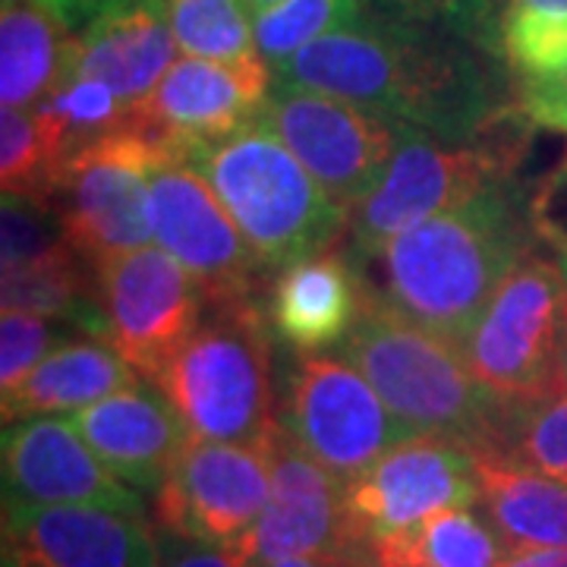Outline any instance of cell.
Here are the masks:
<instances>
[{
	"label": "cell",
	"mask_w": 567,
	"mask_h": 567,
	"mask_svg": "<svg viewBox=\"0 0 567 567\" xmlns=\"http://www.w3.org/2000/svg\"><path fill=\"white\" fill-rule=\"evenodd\" d=\"M70 324L58 319H44L35 312H20V309H3L0 319V391L10 394L13 388L22 385L32 369L51 357L58 347L66 344Z\"/></svg>",
	"instance_id": "cell-33"
},
{
	"label": "cell",
	"mask_w": 567,
	"mask_h": 567,
	"mask_svg": "<svg viewBox=\"0 0 567 567\" xmlns=\"http://www.w3.org/2000/svg\"><path fill=\"white\" fill-rule=\"evenodd\" d=\"M271 92L275 70L262 58L212 61L181 54L158 89L133 111V126L167 152L186 155L262 121Z\"/></svg>",
	"instance_id": "cell-16"
},
{
	"label": "cell",
	"mask_w": 567,
	"mask_h": 567,
	"mask_svg": "<svg viewBox=\"0 0 567 567\" xmlns=\"http://www.w3.org/2000/svg\"><path fill=\"white\" fill-rule=\"evenodd\" d=\"M249 567H347L338 561H328V558H281V561H262V565Z\"/></svg>",
	"instance_id": "cell-40"
},
{
	"label": "cell",
	"mask_w": 567,
	"mask_h": 567,
	"mask_svg": "<svg viewBox=\"0 0 567 567\" xmlns=\"http://www.w3.org/2000/svg\"><path fill=\"white\" fill-rule=\"evenodd\" d=\"M140 514L99 505H3V567H158Z\"/></svg>",
	"instance_id": "cell-18"
},
{
	"label": "cell",
	"mask_w": 567,
	"mask_h": 567,
	"mask_svg": "<svg viewBox=\"0 0 567 567\" xmlns=\"http://www.w3.org/2000/svg\"><path fill=\"white\" fill-rule=\"evenodd\" d=\"M73 25L44 0L3 7L0 13V104L32 111L73 73Z\"/></svg>",
	"instance_id": "cell-23"
},
{
	"label": "cell",
	"mask_w": 567,
	"mask_h": 567,
	"mask_svg": "<svg viewBox=\"0 0 567 567\" xmlns=\"http://www.w3.org/2000/svg\"><path fill=\"white\" fill-rule=\"evenodd\" d=\"M152 224L158 246L199 281L208 306L262 300L271 275L246 246L212 183L164 145L152 171Z\"/></svg>",
	"instance_id": "cell-11"
},
{
	"label": "cell",
	"mask_w": 567,
	"mask_h": 567,
	"mask_svg": "<svg viewBox=\"0 0 567 567\" xmlns=\"http://www.w3.org/2000/svg\"><path fill=\"white\" fill-rule=\"evenodd\" d=\"M502 10H546V13H567V0H502Z\"/></svg>",
	"instance_id": "cell-39"
},
{
	"label": "cell",
	"mask_w": 567,
	"mask_h": 567,
	"mask_svg": "<svg viewBox=\"0 0 567 567\" xmlns=\"http://www.w3.org/2000/svg\"><path fill=\"white\" fill-rule=\"evenodd\" d=\"M480 470V507L507 551L567 548V483L473 451Z\"/></svg>",
	"instance_id": "cell-24"
},
{
	"label": "cell",
	"mask_w": 567,
	"mask_h": 567,
	"mask_svg": "<svg viewBox=\"0 0 567 567\" xmlns=\"http://www.w3.org/2000/svg\"><path fill=\"white\" fill-rule=\"evenodd\" d=\"M73 423L104 466L140 495H158L189 432L162 388L136 382L73 413Z\"/></svg>",
	"instance_id": "cell-19"
},
{
	"label": "cell",
	"mask_w": 567,
	"mask_h": 567,
	"mask_svg": "<svg viewBox=\"0 0 567 567\" xmlns=\"http://www.w3.org/2000/svg\"><path fill=\"white\" fill-rule=\"evenodd\" d=\"M3 309L58 319L89 338L107 341L95 268L70 244L54 246L32 262L3 268Z\"/></svg>",
	"instance_id": "cell-25"
},
{
	"label": "cell",
	"mask_w": 567,
	"mask_h": 567,
	"mask_svg": "<svg viewBox=\"0 0 567 567\" xmlns=\"http://www.w3.org/2000/svg\"><path fill=\"white\" fill-rule=\"evenodd\" d=\"M365 278L344 246L281 268L265 290V316L290 353L341 347L363 312Z\"/></svg>",
	"instance_id": "cell-20"
},
{
	"label": "cell",
	"mask_w": 567,
	"mask_h": 567,
	"mask_svg": "<svg viewBox=\"0 0 567 567\" xmlns=\"http://www.w3.org/2000/svg\"><path fill=\"white\" fill-rule=\"evenodd\" d=\"M457 347L476 382L502 404L561 391L567 281L558 262L529 252L514 265Z\"/></svg>",
	"instance_id": "cell-6"
},
{
	"label": "cell",
	"mask_w": 567,
	"mask_h": 567,
	"mask_svg": "<svg viewBox=\"0 0 567 567\" xmlns=\"http://www.w3.org/2000/svg\"><path fill=\"white\" fill-rule=\"evenodd\" d=\"M369 10L451 32L492 61L505 63L502 7L495 0H363Z\"/></svg>",
	"instance_id": "cell-32"
},
{
	"label": "cell",
	"mask_w": 567,
	"mask_h": 567,
	"mask_svg": "<svg viewBox=\"0 0 567 567\" xmlns=\"http://www.w3.org/2000/svg\"><path fill=\"white\" fill-rule=\"evenodd\" d=\"M271 495L259 524L234 548L244 565L281 558H328L347 567H375L372 551L350 524L344 483L312 461L287 432L275 429L271 442Z\"/></svg>",
	"instance_id": "cell-12"
},
{
	"label": "cell",
	"mask_w": 567,
	"mask_h": 567,
	"mask_svg": "<svg viewBox=\"0 0 567 567\" xmlns=\"http://www.w3.org/2000/svg\"><path fill=\"white\" fill-rule=\"evenodd\" d=\"M162 145L140 126L117 130L92 142L66 164L51 212L63 237L92 268L148 246L152 224V171Z\"/></svg>",
	"instance_id": "cell-9"
},
{
	"label": "cell",
	"mask_w": 567,
	"mask_h": 567,
	"mask_svg": "<svg viewBox=\"0 0 567 567\" xmlns=\"http://www.w3.org/2000/svg\"><path fill=\"white\" fill-rule=\"evenodd\" d=\"M278 423L344 486L416 435L357 365L331 353H290L284 360Z\"/></svg>",
	"instance_id": "cell-8"
},
{
	"label": "cell",
	"mask_w": 567,
	"mask_h": 567,
	"mask_svg": "<svg viewBox=\"0 0 567 567\" xmlns=\"http://www.w3.org/2000/svg\"><path fill=\"white\" fill-rule=\"evenodd\" d=\"M507 546L480 505L451 507L372 546L375 567H502Z\"/></svg>",
	"instance_id": "cell-26"
},
{
	"label": "cell",
	"mask_w": 567,
	"mask_h": 567,
	"mask_svg": "<svg viewBox=\"0 0 567 567\" xmlns=\"http://www.w3.org/2000/svg\"><path fill=\"white\" fill-rule=\"evenodd\" d=\"M533 244L527 199L511 177H502L410 227L363 275L379 271V284L365 281L401 316L461 344Z\"/></svg>",
	"instance_id": "cell-2"
},
{
	"label": "cell",
	"mask_w": 567,
	"mask_h": 567,
	"mask_svg": "<svg viewBox=\"0 0 567 567\" xmlns=\"http://www.w3.org/2000/svg\"><path fill=\"white\" fill-rule=\"evenodd\" d=\"M486 451L567 483V388L536 401L502 404V420Z\"/></svg>",
	"instance_id": "cell-28"
},
{
	"label": "cell",
	"mask_w": 567,
	"mask_h": 567,
	"mask_svg": "<svg viewBox=\"0 0 567 567\" xmlns=\"http://www.w3.org/2000/svg\"><path fill=\"white\" fill-rule=\"evenodd\" d=\"M95 278L107 341L142 379L155 382L203 324V287L167 249L152 244L95 268Z\"/></svg>",
	"instance_id": "cell-13"
},
{
	"label": "cell",
	"mask_w": 567,
	"mask_h": 567,
	"mask_svg": "<svg viewBox=\"0 0 567 567\" xmlns=\"http://www.w3.org/2000/svg\"><path fill=\"white\" fill-rule=\"evenodd\" d=\"M249 3H252V10H256V13H262V10L275 7V3H281V0H249Z\"/></svg>",
	"instance_id": "cell-42"
},
{
	"label": "cell",
	"mask_w": 567,
	"mask_h": 567,
	"mask_svg": "<svg viewBox=\"0 0 567 567\" xmlns=\"http://www.w3.org/2000/svg\"><path fill=\"white\" fill-rule=\"evenodd\" d=\"M48 7H54L58 13H61L63 20L70 22V25H76V22H89L102 7H107L111 0H44Z\"/></svg>",
	"instance_id": "cell-38"
},
{
	"label": "cell",
	"mask_w": 567,
	"mask_h": 567,
	"mask_svg": "<svg viewBox=\"0 0 567 567\" xmlns=\"http://www.w3.org/2000/svg\"><path fill=\"white\" fill-rule=\"evenodd\" d=\"M142 375L123 360L114 344L102 338H80L44 357L32 375L10 394H0L3 423L29 416H73L99 404L123 388L136 385Z\"/></svg>",
	"instance_id": "cell-22"
},
{
	"label": "cell",
	"mask_w": 567,
	"mask_h": 567,
	"mask_svg": "<svg viewBox=\"0 0 567 567\" xmlns=\"http://www.w3.org/2000/svg\"><path fill=\"white\" fill-rule=\"evenodd\" d=\"M73 145L63 130L41 107L3 111L0 117V181L3 196L32 199L51 208L66 164L73 162Z\"/></svg>",
	"instance_id": "cell-27"
},
{
	"label": "cell",
	"mask_w": 567,
	"mask_h": 567,
	"mask_svg": "<svg viewBox=\"0 0 567 567\" xmlns=\"http://www.w3.org/2000/svg\"><path fill=\"white\" fill-rule=\"evenodd\" d=\"M365 13L363 0H281L256 13V48L271 70Z\"/></svg>",
	"instance_id": "cell-30"
},
{
	"label": "cell",
	"mask_w": 567,
	"mask_h": 567,
	"mask_svg": "<svg viewBox=\"0 0 567 567\" xmlns=\"http://www.w3.org/2000/svg\"><path fill=\"white\" fill-rule=\"evenodd\" d=\"M177 61L181 48L164 0H111L82 22L73 48V73L111 85L133 111Z\"/></svg>",
	"instance_id": "cell-21"
},
{
	"label": "cell",
	"mask_w": 567,
	"mask_h": 567,
	"mask_svg": "<svg viewBox=\"0 0 567 567\" xmlns=\"http://www.w3.org/2000/svg\"><path fill=\"white\" fill-rule=\"evenodd\" d=\"M17 3H29V0H3V7H17Z\"/></svg>",
	"instance_id": "cell-44"
},
{
	"label": "cell",
	"mask_w": 567,
	"mask_h": 567,
	"mask_svg": "<svg viewBox=\"0 0 567 567\" xmlns=\"http://www.w3.org/2000/svg\"><path fill=\"white\" fill-rule=\"evenodd\" d=\"M561 382H565L567 388V353H565V365H561Z\"/></svg>",
	"instance_id": "cell-43"
},
{
	"label": "cell",
	"mask_w": 567,
	"mask_h": 567,
	"mask_svg": "<svg viewBox=\"0 0 567 567\" xmlns=\"http://www.w3.org/2000/svg\"><path fill=\"white\" fill-rule=\"evenodd\" d=\"M514 152L488 140V130L473 142H447L420 126L401 123L398 148L385 177L347 218L344 249L360 271L410 227L457 205L486 183L511 177Z\"/></svg>",
	"instance_id": "cell-7"
},
{
	"label": "cell",
	"mask_w": 567,
	"mask_h": 567,
	"mask_svg": "<svg viewBox=\"0 0 567 567\" xmlns=\"http://www.w3.org/2000/svg\"><path fill=\"white\" fill-rule=\"evenodd\" d=\"M341 353L416 435H445L470 451L492 445L502 401L476 382L461 347L410 322L369 281Z\"/></svg>",
	"instance_id": "cell-3"
},
{
	"label": "cell",
	"mask_w": 567,
	"mask_h": 567,
	"mask_svg": "<svg viewBox=\"0 0 567 567\" xmlns=\"http://www.w3.org/2000/svg\"><path fill=\"white\" fill-rule=\"evenodd\" d=\"M181 54L212 61H252L256 10L249 0H164Z\"/></svg>",
	"instance_id": "cell-29"
},
{
	"label": "cell",
	"mask_w": 567,
	"mask_h": 567,
	"mask_svg": "<svg viewBox=\"0 0 567 567\" xmlns=\"http://www.w3.org/2000/svg\"><path fill=\"white\" fill-rule=\"evenodd\" d=\"M347 514L369 551L451 507L480 505L476 454L445 435H413L344 486Z\"/></svg>",
	"instance_id": "cell-15"
},
{
	"label": "cell",
	"mask_w": 567,
	"mask_h": 567,
	"mask_svg": "<svg viewBox=\"0 0 567 567\" xmlns=\"http://www.w3.org/2000/svg\"><path fill=\"white\" fill-rule=\"evenodd\" d=\"M502 567H567V548H533L511 551Z\"/></svg>",
	"instance_id": "cell-37"
},
{
	"label": "cell",
	"mask_w": 567,
	"mask_h": 567,
	"mask_svg": "<svg viewBox=\"0 0 567 567\" xmlns=\"http://www.w3.org/2000/svg\"><path fill=\"white\" fill-rule=\"evenodd\" d=\"M558 268H561V275H565L567 281V244L558 246Z\"/></svg>",
	"instance_id": "cell-41"
},
{
	"label": "cell",
	"mask_w": 567,
	"mask_h": 567,
	"mask_svg": "<svg viewBox=\"0 0 567 567\" xmlns=\"http://www.w3.org/2000/svg\"><path fill=\"white\" fill-rule=\"evenodd\" d=\"M514 95L524 121L567 136V58L543 73L517 76Z\"/></svg>",
	"instance_id": "cell-35"
},
{
	"label": "cell",
	"mask_w": 567,
	"mask_h": 567,
	"mask_svg": "<svg viewBox=\"0 0 567 567\" xmlns=\"http://www.w3.org/2000/svg\"><path fill=\"white\" fill-rule=\"evenodd\" d=\"M0 224H3V244H0V259L3 268H17V265L32 262L44 252H51L54 246L70 244L63 237L61 221L48 205L32 203V199H17V196H3L0 208Z\"/></svg>",
	"instance_id": "cell-34"
},
{
	"label": "cell",
	"mask_w": 567,
	"mask_h": 567,
	"mask_svg": "<svg viewBox=\"0 0 567 567\" xmlns=\"http://www.w3.org/2000/svg\"><path fill=\"white\" fill-rule=\"evenodd\" d=\"M271 495L268 445L189 439L155 495L158 524L208 546L237 548Z\"/></svg>",
	"instance_id": "cell-14"
},
{
	"label": "cell",
	"mask_w": 567,
	"mask_h": 567,
	"mask_svg": "<svg viewBox=\"0 0 567 567\" xmlns=\"http://www.w3.org/2000/svg\"><path fill=\"white\" fill-rule=\"evenodd\" d=\"M41 111L63 130L73 152L133 126V107L102 80L70 73L41 104Z\"/></svg>",
	"instance_id": "cell-31"
},
{
	"label": "cell",
	"mask_w": 567,
	"mask_h": 567,
	"mask_svg": "<svg viewBox=\"0 0 567 567\" xmlns=\"http://www.w3.org/2000/svg\"><path fill=\"white\" fill-rule=\"evenodd\" d=\"M271 341L265 300L205 309L203 324L155 379L181 413L189 439L271 442L278 429Z\"/></svg>",
	"instance_id": "cell-5"
},
{
	"label": "cell",
	"mask_w": 567,
	"mask_h": 567,
	"mask_svg": "<svg viewBox=\"0 0 567 567\" xmlns=\"http://www.w3.org/2000/svg\"><path fill=\"white\" fill-rule=\"evenodd\" d=\"M158 546H162V565L158 567H246L244 558L234 548L196 543V539H186V536L167 533V529H162Z\"/></svg>",
	"instance_id": "cell-36"
},
{
	"label": "cell",
	"mask_w": 567,
	"mask_h": 567,
	"mask_svg": "<svg viewBox=\"0 0 567 567\" xmlns=\"http://www.w3.org/2000/svg\"><path fill=\"white\" fill-rule=\"evenodd\" d=\"M218 193L246 246L275 278L281 268L338 246L344 205L334 203L265 121L183 155Z\"/></svg>",
	"instance_id": "cell-4"
},
{
	"label": "cell",
	"mask_w": 567,
	"mask_h": 567,
	"mask_svg": "<svg viewBox=\"0 0 567 567\" xmlns=\"http://www.w3.org/2000/svg\"><path fill=\"white\" fill-rule=\"evenodd\" d=\"M262 121L347 212L385 177L401 136V121L284 82H275Z\"/></svg>",
	"instance_id": "cell-10"
},
{
	"label": "cell",
	"mask_w": 567,
	"mask_h": 567,
	"mask_svg": "<svg viewBox=\"0 0 567 567\" xmlns=\"http://www.w3.org/2000/svg\"><path fill=\"white\" fill-rule=\"evenodd\" d=\"M0 466L3 505H99L145 517L140 492L104 466L73 416H29L3 425Z\"/></svg>",
	"instance_id": "cell-17"
},
{
	"label": "cell",
	"mask_w": 567,
	"mask_h": 567,
	"mask_svg": "<svg viewBox=\"0 0 567 567\" xmlns=\"http://www.w3.org/2000/svg\"><path fill=\"white\" fill-rule=\"evenodd\" d=\"M498 61L464 39L369 10L275 66V82L363 104L447 142L480 140L502 107Z\"/></svg>",
	"instance_id": "cell-1"
}]
</instances>
